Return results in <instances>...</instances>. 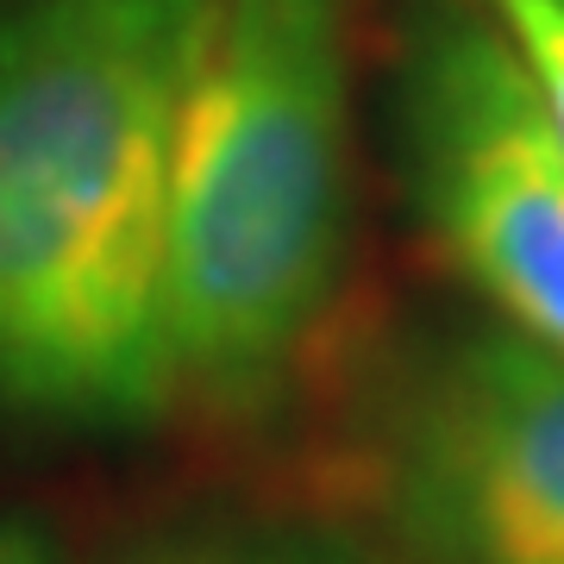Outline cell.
Segmentation results:
<instances>
[{"label": "cell", "instance_id": "1", "mask_svg": "<svg viewBox=\"0 0 564 564\" xmlns=\"http://www.w3.org/2000/svg\"><path fill=\"white\" fill-rule=\"evenodd\" d=\"M207 0H0V408L139 426L163 339L170 144Z\"/></svg>", "mask_w": 564, "mask_h": 564}, {"label": "cell", "instance_id": "2", "mask_svg": "<svg viewBox=\"0 0 564 564\" xmlns=\"http://www.w3.org/2000/svg\"><path fill=\"white\" fill-rule=\"evenodd\" d=\"M345 139L339 0H207L163 214L176 395L258 408L295 364L339 276Z\"/></svg>", "mask_w": 564, "mask_h": 564}, {"label": "cell", "instance_id": "3", "mask_svg": "<svg viewBox=\"0 0 564 564\" xmlns=\"http://www.w3.org/2000/svg\"><path fill=\"white\" fill-rule=\"evenodd\" d=\"M414 195L514 333L564 351V151L496 20L433 25L402 82Z\"/></svg>", "mask_w": 564, "mask_h": 564}, {"label": "cell", "instance_id": "4", "mask_svg": "<svg viewBox=\"0 0 564 564\" xmlns=\"http://www.w3.org/2000/svg\"><path fill=\"white\" fill-rule=\"evenodd\" d=\"M389 502L440 564H564V351L514 326L440 345L389 421Z\"/></svg>", "mask_w": 564, "mask_h": 564}, {"label": "cell", "instance_id": "5", "mask_svg": "<svg viewBox=\"0 0 564 564\" xmlns=\"http://www.w3.org/2000/svg\"><path fill=\"white\" fill-rule=\"evenodd\" d=\"M502 39L514 44L527 82L545 107V126L564 151V0H489Z\"/></svg>", "mask_w": 564, "mask_h": 564}, {"label": "cell", "instance_id": "6", "mask_svg": "<svg viewBox=\"0 0 564 564\" xmlns=\"http://www.w3.org/2000/svg\"><path fill=\"white\" fill-rule=\"evenodd\" d=\"M158 564H339L321 552H276V545H202V552H170Z\"/></svg>", "mask_w": 564, "mask_h": 564}, {"label": "cell", "instance_id": "7", "mask_svg": "<svg viewBox=\"0 0 564 564\" xmlns=\"http://www.w3.org/2000/svg\"><path fill=\"white\" fill-rule=\"evenodd\" d=\"M0 564H57V552H51V540L32 521L0 514Z\"/></svg>", "mask_w": 564, "mask_h": 564}]
</instances>
